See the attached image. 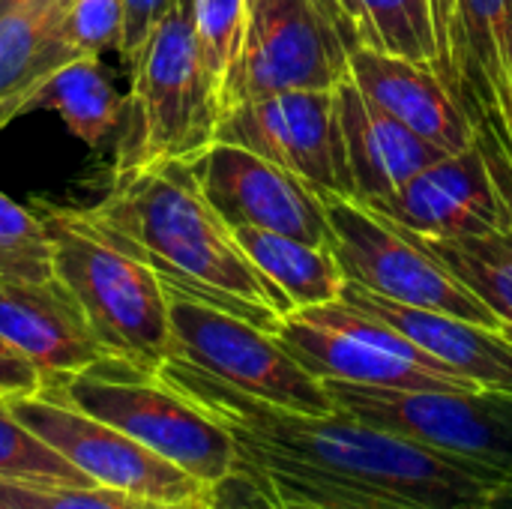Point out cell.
Here are the masks:
<instances>
[{
	"label": "cell",
	"instance_id": "cell-34",
	"mask_svg": "<svg viewBox=\"0 0 512 509\" xmlns=\"http://www.w3.org/2000/svg\"><path fill=\"white\" fill-rule=\"evenodd\" d=\"M180 509H213V489H210V495H204V498H198V501L180 504Z\"/></svg>",
	"mask_w": 512,
	"mask_h": 509
},
{
	"label": "cell",
	"instance_id": "cell-21",
	"mask_svg": "<svg viewBox=\"0 0 512 509\" xmlns=\"http://www.w3.org/2000/svg\"><path fill=\"white\" fill-rule=\"evenodd\" d=\"M234 237L261 276L273 282L294 309L342 297L345 276L327 246H312L264 228H234Z\"/></svg>",
	"mask_w": 512,
	"mask_h": 509
},
{
	"label": "cell",
	"instance_id": "cell-24",
	"mask_svg": "<svg viewBox=\"0 0 512 509\" xmlns=\"http://www.w3.org/2000/svg\"><path fill=\"white\" fill-rule=\"evenodd\" d=\"M369 27L372 48L426 63H438L432 0H357Z\"/></svg>",
	"mask_w": 512,
	"mask_h": 509
},
{
	"label": "cell",
	"instance_id": "cell-4",
	"mask_svg": "<svg viewBox=\"0 0 512 509\" xmlns=\"http://www.w3.org/2000/svg\"><path fill=\"white\" fill-rule=\"evenodd\" d=\"M129 66L132 84L111 144L114 177L204 153L216 141L222 87L201 57L192 0L171 3Z\"/></svg>",
	"mask_w": 512,
	"mask_h": 509
},
{
	"label": "cell",
	"instance_id": "cell-35",
	"mask_svg": "<svg viewBox=\"0 0 512 509\" xmlns=\"http://www.w3.org/2000/svg\"><path fill=\"white\" fill-rule=\"evenodd\" d=\"M504 126H507V150H510L512 159V102L504 108Z\"/></svg>",
	"mask_w": 512,
	"mask_h": 509
},
{
	"label": "cell",
	"instance_id": "cell-7",
	"mask_svg": "<svg viewBox=\"0 0 512 509\" xmlns=\"http://www.w3.org/2000/svg\"><path fill=\"white\" fill-rule=\"evenodd\" d=\"M315 378L387 390H483L387 321L339 300L291 309L276 333Z\"/></svg>",
	"mask_w": 512,
	"mask_h": 509
},
{
	"label": "cell",
	"instance_id": "cell-18",
	"mask_svg": "<svg viewBox=\"0 0 512 509\" xmlns=\"http://www.w3.org/2000/svg\"><path fill=\"white\" fill-rule=\"evenodd\" d=\"M333 102L357 201L390 195L432 162L450 156L378 105H372L351 78L333 87Z\"/></svg>",
	"mask_w": 512,
	"mask_h": 509
},
{
	"label": "cell",
	"instance_id": "cell-14",
	"mask_svg": "<svg viewBox=\"0 0 512 509\" xmlns=\"http://www.w3.org/2000/svg\"><path fill=\"white\" fill-rule=\"evenodd\" d=\"M378 216L420 237H483L512 231V210L486 162L480 141L444 156L402 189L363 201Z\"/></svg>",
	"mask_w": 512,
	"mask_h": 509
},
{
	"label": "cell",
	"instance_id": "cell-32",
	"mask_svg": "<svg viewBox=\"0 0 512 509\" xmlns=\"http://www.w3.org/2000/svg\"><path fill=\"white\" fill-rule=\"evenodd\" d=\"M336 6L342 9V15L348 18V24L354 27V33L360 36V45L363 48H372V39H369V27H366V18H363V9L357 0H336Z\"/></svg>",
	"mask_w": 512,
	"mask_h": 509
},
{
	"label": "cell",
	"instance_id": "cell-2",
	"mask_svg": "<svg viewBox=\"0 0 512 509\" xmlns=\"http://www.w3.org/2000/svg\"><path fill=\"white\" fill-rule=\"evenodd\" d=\"M87 213L111 240L141 258L165 291L210 303L267 333H276L294 309L249 261L189 162L174 159L117 174L111 192Z\"/></svg>",
	"mask_w": 512,
	"mask_h": 509
},
{
	"label": "cell",
	"instance_id": "cell-9",
	"mask_svg": "<svg viewBox=\"0 0 512 509\" xmlns=\"http://www.w3.org/2000/svg\"><path fill=\"white\" fill-rule=\"evenodd\" d=\"M330 222V243L345 282H354L384 300L444 312L495 330H507L504 321L444 264L426 255L405 231L378 216L357 198L321 195Z\"/></svg>",
	"mask_w": 512,
	"mask_h": 509
},
{
	"label": "cell",
	"instance_id": "cell-15",
	"mask_svg": "<svg viewBox=\"0 0 512 509\" xmlns=\"http://www.w3.org/2000/svg\"><path fill=\"white\" fill-rule=\"evenodd\" d=\"M0 339L33 363L45 384L84 372L108 357L78 300L51 279H0Z\"/></svg>",
	"mask_w": 512,
	"mask_h": 509
},
{
	"label": "cell",
	"instance_id": "cell-11",
	"mask_svg": "<svg viewBox=\"0 0 512 509\" xmlns=\"http://www.w3.org/2000/svg\"><path fill=\"white\" fill-rule=\"evenodd\" d=\"M6 402L9 411L36 438H42L96 486L159 504H186L210 495V486H204L183 468L171 465L120 429L78 411L48 390Z\"/></svg>",
	"mask_w": 512,
	"mask_h": 509
},
{
	"label": "cell",
	"instance_id": "cell-6",
	"mask_svg": "<svg viewBox=\"0 0 512 509\" xmlns=\"http://www.w3.org/2000/svg\"><path fill=\"white\" fill-rule=\"evenodd\" d=\"M360 36L336 0H249L243 48L222 84V111L288 90H333L351 75Z\"/></svg>",
	"mask_w": 512,
	"mask_h": 509
},
{
	"label": "cell",
	"instance_id": "cell-28",
	"mask_svg": "<svg viewBox=\"0 0 512 509\" xmlns=\"http://www.w3.org/2000/svg\"><path fill=\"white\" fill-rule=\"evenodd\" d=\"M126 24L123 0H72L66 27L75 48L84 57H99L108 48H120Z\"/></svg>",
	"mask_w": 512,
	"mask_h": 509
},
{
	"label": "cell",
	"instance_id": "cell-8",
	"mask_svg": "<svg viewBox=\"0 0 512 509\" xmlns=\"http://www.w3.org/2000/svg\"><path fill=\"white\" fill-rule=\"evenodd\" d=\"M333 405L432 453L512 474V396L495 390H387L324 381Z\"/></svg>",
	"mask_w": 512,
	"mask_h": 509
},
{
	"label": "cell",
	"instance_id": "cell-20",
	"mask_svg": "<svg viewBox=\"0 0 512 509\" xmlns=\"http://www.w3.org/2000/svg\"><path fill=\"white\" fill-rule=\"evenodd\" d=\"M126 96L117 93L99 57H75L60 66L24 105L30 111H57L66 129L90 150L114 144Z\"/></svg>",
	"mask_w": 512,
	"mask_h": 509
},
{
	"label": "cell",
	"instance_id": "cell-26",
	"mask_svg": "<svg viewBox=\"0 0 512 509\" xmlns=\"http://www.w3.org/2000/svg\"><path fill=\"white\" fill-rule=\"evenodd\" d=\"M249 0H192V24L210 75L225 84L246 36Z\"/></svg>",
	"mask_w": 512,
	"mask_h": 509
},
{
	"label": "cell",
	"instance_id": "cell-19",
	"mask_svg": "<svg viewBox=\"0 0 512 509\" xmlns=\"http://www.w3.org/2000/svg\"><path fill=\"white\" fill-rule=\"evenodd\" d=\"M72 0H30L0 18V132L69 60L84 57L66 27Z\"/></svg>",
	"mask_w": 512,
	"mask_h": 509
},
{
	"label": "cell",
	"instance_id": "cell-29",
	"mask_svg": "<svg viewBox=\"0 0 512 509\" xmlns=\"http://www.w3.org/2000/svg\"><path fill=\"white\" fill-rule=\"evenodd\" d=\"M123 3H126V24H123V39L117 51L126 63H132L138 48L147 42L153 27L165 18L174 0H123Z\"/></svg>",
	"mask_w": 512,
	"mask_h": 509
},
{
	"label": "cell",
	"instance_id": "cell-27",
	"mask_svg": "<svg viewBox=\"0 0 512 509\" xmlns=\"http://www.w3.org/2000/svg\"><path fill=\"white\" fill-rule=\"evenodd\" d=\"M0 495L15 509H180V504H159L114 492L105 486H21L0 483ZM189 504V501H186Z\"/></svg>",
	"mask_w": 512,
	"mask_h": 509
},
{
	"label": "cell",
	"instance_id": "cell-16",
	"mask_svg": "<svg viewBox=\"0 0 512 509\" xmlns=\"http://www.w3.org/2000/svg\"><path fill=\"white\" fill-rule=\"evenodd\" d=\"M348 78L372 105L450 156L468 150L477 141L474 123L441 81V75L426 63L378 48H357L351 51Z\"/></svg>",
	"mask_w": 512,
	"mask_h": 509
},
{
	"label": "cell",
	"instance_id": "cell-36",
	"mask_svg": "<svg viewBox=\"0 0 512 509\" xmlns=\"http://www.w3.org/2000/svg\"><path fill=\"white\" fill-rule=\"evenodd\" d=\"M24 3H30V0H0V18H3L6 12H12V9L24 6Z\"/></svg>",
	"mask_w": 512,
	"mask_h": 509
},
{
	"label": "cell",
	"instance_id": "cell-12",
	"mask_svg": "<svg viewBox=\"0 0 512 509\" xmlns=\"http://www.w3.org/2000/svg\"><path fill=\"white\" fill-rule=\"evenodd\" d=\"M216 141L258 153L315 192L354 198L333 90H288L222 111Z\"/></svg>",
	"mask_w": 512,
	"mask_h": 509
},
{
	"label": "cell",
	"instance_id": "cell-23",
	"mask_svg": "<svg viewBox=\"0 0 512 509\" xmlns=\"http://www.w3.org/2000/svg\"><path fill=\"white\" fill-rule=\"evenodd\" d=\"M0 483L21 486H96L42 438H36L0 399Z\"/></svg>",
	"mask_w": 512,
	"mask_h": 509
},
{
	"label": "cell",
	"instance_id": "cell-31",
	"mask_svg": "<svg viewBox=\"0 0 512 509\" xmlns=\"http://www.w3.org/2000/svg\"><path fill=\"white\" fill-rule=\"evenodd\" d=\"M213 509H276L273 501L261 492V486L243 474L234 471L222 483L213 486Z\"/></svg>",
	"mask_w": 512,
	"mask_h": 509
},
{
	"label": "cell",
	"instance_id": "cell-30",
	"mask_svg": "<svg viewBox=\"0 0 512 509\" xmlns=\"http://www.w3.org/2000/svg\"><path fill=\"white\" fill-rule=\"evenodd\" d=\"M45 387L42 372L0 339V399L33 396Z\"/></svg>",
	"mask_w": 512,
	"mask_h": 509
},
{
	"label": "cell",
	"instance_id": "cell-25",
	"mask_svg": "<svg viewBox=\"0 0 512 509\" xmlns=\"http://www.w3.org/2000/svg\"><path fill=\"white\" fill-rule=\"evenodd\" d=\"M51 240L36 207H24L0 189V279H51Z\"/></svg>",
	"mask_w": 512,
	"mask_h": 509
},
{
	"label": "cell",
	"instance_id": "cell-37",
	"mask_svg": "<svg viewBox=\"0 0 512 509\" xmlns=\"http://www.w3.org/2000/svg\"><path fill=\"white\" fill-rule=\"evenodd\" d=\"M0 509H15V507H12V504H9V501H6V498L0 495Z\"/></svg>",
	"mask_w": 512,
	"mask_h": 509
},
{
	"label": "cell",
	"instance_id": "cell-13",
	"mask_svg": "<svg viewBox=\"0 0 512 509\" xmlns=\"http://www.w3.org/2000/svg\"><path fill=\"white\" fill-rule=\"evenodd\" d=\"M189 168L231 228H264L312 246L330 243V222L321 192L282 165L234 144L213 141L189 159Z\"/></svg>",
	"mask_w": 512,
	"mask_h": 509
},
{
	"label": "cell",
	"instance_id": "cell-22",
	"mask_svg": "<svg viewBox=\"0 0 512 509\" xmlns=\"http://www.w3.org/2000/svg\"><path fill=\"white\" fill-rule=\"evenodd\" d=\"M399 228V225H396ZM411 237L426 255L444 264L459 282H465L512 333V231H495L483 237H420L408 228Z\"/></svg>",
	"mask_w": 512,
	"mask_h": 509
},
{
	"label": "cell",
	"instance_id": "cell-1",
	"mask_svg": "<svg viewBox=\"0 0 512 509\" xmlns=\"http://www.w3.org/2000/svg\"><path fill=\"white\" fill-rule=\"evenodd\" d=\"M156 372L231 432L237 471L276 509H489L504 483L339 408L300 414L252 399L180 357Z\"/></svg>",
	"mask_w": 512,
	"mask_h": 509
},
{
	"label": "cell",
	"instance_id": "cell-38",
	"mask_svg": "<svg viewBox=\"0 0 512 509\" xmlns=\"http://www.w3.org/2000/svg\"><path fill=\"white\" fill-rule=\"evenodd\" d=\"M510 84H512V42H510Z\"/></svg>",
	"mask_w": 512,
	"mask_h": 509
},
{
	"label": "cell",
	"instance_id": "cell-17",
	"mask_svg": "<svg viewBox=\"0 0 512 509\" xmlns=\"http://www.w3.org/2000/svg\"><path fill=\"white\" fill-rule=\"evenodd\" d=\"M342 300L387 321L411 342L426 348L456 375L474 381L483 390L512 396V333L453 318L444 312L414 309L393 300H384L354 282H345Z\"/></svg>",
	"mask_w": 512,
	"mask_h": 509
},
{
	"label": "cell",
	"instance_id": "cell-10",
	"mask_svg": "<svg viewBox=\"0 0 512 509\" xmlns=\"http://www.w3.org/2000/svg\"><path fill=\"white\" fill-rule=\"evenodd\" d=\"M171 357L207 372L237 393L300 414H333L321 378L303 369L282 342L246 318L168 291Z\"/></svg>",
	"mask_w": 512,
	"mask_h": 509
},
{
	"label": "cell",
	"instance_id": "cell-5",
	"mask_svg": "<svg viewBox=\"0 0 512 509\" xmlns=\"http://www.w3.org/2000/svg\"><path fill=\"white\" fill-rule=\"evenodd\" d=\"M42 390L120 429L210 489L237 471L231 432L153 369L105 357L84 372L48 381Z\"/></svg>",
	"mask_w": 512,
	"mask_h": 509
},
{
	"label": "cell",
	"instance_id": "cell-33",
	"mask_svg": "<svg viewBox=\"0 0 512 509\" xmlns=\"http://www.w3.org/2000/svg\"><path fill=\"white\" fill-rule=\"evenodd\" d=\"M489 509H512V474L492 492Z\"/></svg>",
	"mask_w": 512,
	"mask_h": 509
},
{
	"label": "cell",
	"instance_id": "cell-3",
	"mask_svg": "<svg viewBox=\"0 0 512 509\" xmlns=\"http://www.w3.org/2000/svg\"><path fill=\"white\" fill-rule=\"evenodd\" d=\"M45 222L54 276L78 300L108 357L159 369L171 357V315L162 279L111 240L87 210L33 201Z\"/></svg>",
	"mask_w": 512,
	"mask_h": 509
}]
</instances>
